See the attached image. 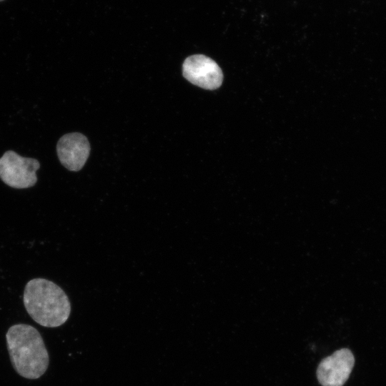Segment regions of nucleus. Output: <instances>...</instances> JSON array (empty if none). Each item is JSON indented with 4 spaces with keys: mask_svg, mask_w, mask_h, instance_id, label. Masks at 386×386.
I'll return each mask as SVG.
<instances>
[{
    "mask_svg": "<svg viewBox=\"0 0 386 386\" xmlns=\"http://www.w3.org/2000/svg\"><path fill=\"white\" fill-rule=\"evenodd\" d=\"M6 340L11 365L20 376L36 380L46 372L49 356L35 327L24 323L14 325L9 328Z\"/></svg>",
    "mask_w": 386,
    "mask_h": 386,
    "instance_id": "1",
    "label": "nucleus"
},
{
    "mask_svg": "<svg viewBox=\"0 0 386 386\" xmlns=\"http://www.w3.org/2000/svg\"><path fill=\"white\" fill-rule=\"evenodd\" d=\"M23 302L29 316L46 327L62 325L71 313V304L64 291L44 278H34L26 283Z\"/></svg>",
    "mask_w": 386,
    "mask_h": 386,
    "instance_id": "2",
    "label": "nucleus"
},
{
    "mask_svg": "<svg viewBox=\"0 0 386 386\" xmlns=\"http://www.w3.org/2000/svg\"><path fill=\"white\" fill-rule=\"evenodd\" d=\"M39 167L37 159L23 157L9 150L0 158V179L12 188H29L37 182L36 172Z\"/></svg>",
    "mask_w": 386,
    "mask_h": 386,
    "instance_id": "3",
    "label": "nucleus"
},
{
    "mask_svg": "<svg viewBox=\"0 0 386 386\" xmlns=\"http://www.w3.org/2000/svg\"><path fill=\"white\" fill-rule=\"evenodd\" d=\"M182 74L192 84L209 90L219 88L223 79L218 64L203 54L187 57L182 65Z\"/></svg>",
    "mask_w": 386,
    "mask_h": 386,
    "instance_id": "4",
    "label": "nucleus"
},
{
    "mask_svg": "<svg viewBox=\"0 0 386 386\" xmlns=\"http://www.w3.org/2000/svg\"><path fill=\"white\" fill-rule=\"evenodd\" d=\"M355 364L352 352L346 348L335 351L324 358L317 370V377L322 386H342L350 377Z\"/></svg>",
    "mask_w": 386,
    "mask_h": 386,
    "instance_id": "5",
    "label": "nucleus"
},
{
    "mask_svg": "<svg viewBox=\"0 0 386 386\" xmlns=\"http://www.w3.org/2000/svg\"><path fill=\"white\" fill-rule=\"evenodd\" d=\"M56 151L61 164L69 171L77 172L82 169L89 157L90 144L82 134L69 133L59 139Z\"/></svg>",
    "mask_w": 386,
    "mask_h": 386,
    "instance_id": "6",
    "label": "nucleus"
},
{
    "mask_svg": "<svg viewBox=\"0 0 386 386\" xmlns=\"http://www.w3.org/2000/svg\"><path fill=\"white\" fill-rule=\"evenodd\" d=\"M3 1V0H0V1Z\"/></svg>",
    "mask_w": 386,
    "mask_h": 386,
    "instance_id": "7",
    "label": "nucleus"
}]
</instances>
